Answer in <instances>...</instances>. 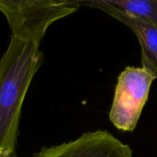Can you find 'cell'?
Listing matches in <instances>:
<instances>
[{"instance_id":"6da1fadb","label":"cell","mask_w":157,"mask_h":157,"mask_svg":"<svg viewBox=\"0 0 157 157\" xmlns=\"http://www.w3.org/2000/svg\"><path fill=\"white\" fill-rule=\"evenodd\" d=\"M39 43L12 35L0 59V157H17L24 98L44 55Z\"/></svg>"},{"instance_id":"7a4b0ae2","label":"cell","mask_w":157,"mask_h":157,"mask_svg":"<svg viewBox=\"0 0 157 157\" xmlns=\"http://www.w3.org/2000/svg\"><path fill=\"white\" fill-rule=\"evenodd\" d=\"M79 7L77 1L0 0V12L6 18L11 34L39 44L53 22Z\"/></svg>"},{"instance_id":"3957f363","label":"cell","mask_w":157,"mask_h":157,"mask_svg":"<svg viewBox=\"0 0 157 157\" xmlns=\"http://www.w3.org/2000/svg\"><path fill=\"white\" fill-rule=\"evenodd\" d=\"M155 79L144 67L128 66L120 74L109 111V121L118 130H135Z\"/></svg>"},{"instance_id":"277c9868","label":"cell","mask_w":157,"mask_h":157,"mask_svg":"<svg viewBox=\"0 0 157 157\" xmlns=\"http://www.w3.org/2000/svg\"><path fill=\"white\" fill-rule=\"evenodd\" d=\"M32 157H132V151L108 131L98 130L69 143L43 147Z\"/></svg>"},{"instance_id":"5b68a950","label":"cell","mask_w":157,"mask_h":157,"mask_svg":"<svg viewBox=\"0 0 157 157\" xmlns=\"http://www.w3.org/2000/svg\"><path fill=\"white\" fill-rule=\"evenodd\" d=\"M79 6L98 8L115 17L128 28L138 38L142 50V67L152 72L157 78V26L142 18L128 15L109 5L105 0L77 1Z\"/></svg>"},{"instance_id":"8992f818","label":"cell","mask_w":157,"mask_h":157,"mask_svg":"<svg viewBox=\"0 0 157 157\" xmlns=\"http://www.w3.org/2000/svg\"><path fill=\"white\" fill-rule=\"evenodd\" d=\"M105 2L128 15L157 26V0H105Z\"/></svg>"}]
</instances>
